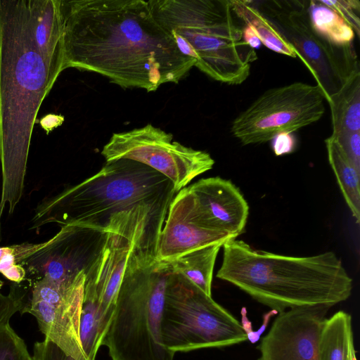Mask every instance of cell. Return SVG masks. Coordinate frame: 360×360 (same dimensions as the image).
Masks as SVG:
<instances>
[{
	"label": "cell",
	"instance_id": "obj_15",
	"mask_svg": "<svg viewBox=\"0 0 360 360\" xmlns=\"http://www.w3.org/2000/svg\"><path fill=\"white\" fill-rule=\"evenodd\" d=\"M158 237V259L170 262L210 245L236 238L206 227L197 214L194 198L188 187L179 191L171 201Z\"/></svg>",
	"mask_w": 360,
	"mask_h": 360
},
{
	"label": "cell",
	"instance_id": "obj_31",
	"mask_svg": "<svg viewBox=\"0 0 360 360\" xmlns=\"http://www.w3.org/2000/svg\"><path fill=\"white\" fill-rule=\"evenodd\" d=\"M271 141L273 151L277 156L291 153L296 146V139L292 133H280Z\"/></svg>",
	"mask_w": 360,
	"mask_h": 360
},
{
	"label": "cell",
	"instance_id": "obj_19",
	"mask_svg": "<svg viewBox=\"0 0 360 360\" xmlns=\"http://www.w3.org/2000/svg\"><path fill=\"white\" fill-rule=\"evenodd\" d=\"M333 131H360V70L353 72L328 101Z\"/></svg>",
	"mask_w": 360,
	"mask_h": 360
},
{
	"label": "cell",
	"instance_id": "obj_11",
	"mask_svg": "<svg viewBox=\"0 0 360 360\" xmlns=\"http://www.w3.org/2000/svg\"><path fill=\"white\" fill-rule=\"evenodd\" d=\"M167 210L141 205L110 217L101 252L85 274L84 290V296L98 303L102 339L112 319L125 266L141 226L150 217L166 216Z\"/></svg>",
	"mask_w": 360,
	"mask_h": 360
},
{
	"label": "cell",
	"instance_id": "obj_16",
	"mask_svg": "<svg viewBox=\"0 0 360 360\" xmlns=\"http://www.w3.org/2000/svg\"><path fill=\"white\" fill-rule=\"evenodd\" d=\"M197 214L207 228L236 238L247 223L249 207L239 189L219 176L201 179L188 186Z\"/></svg>",
	"mask_w": 360,
	"mask_h": 360
},
{
	"label": "cell",
	"instance_id": "obj_6",
	"mask_svg": "<svg viewBox=\"0 0 360 360\" xmlns=\"http://www.w3.org/2000/svg\"><path fill=\"white\" fill-rule=\"evenodd\" d=\"M155 19L195 67L213 79L236 85L247 79L255 50L229 0H149Z\"/></svg>",
	"mask_w": 360,
	"mask_h": 360
},
{
	"label": "cell",
	"instance_id": "obj_4",
	"mask_svg": "<svg viewBox=\"0 0 360 360\" xmlns=\"http://www.w3.org/2000/svg\"><path fill=\"white\" fill-rule=\"evenodd\" d=\"M160 229L141 226L127 262L114 313L101 345L112 360H174L160 332L167 280L173 269L158 259Z\"/></svg>",
	"mask_w": 360,
	"mask_h": 360
},
{
	"label": "cell",
	"instance_id": "obj_12",
	"mask_svg": "<svg viewBox=\"0 0 360 360\" xmlns=\"http://www.w3.org/2000/svg\"><path fill=\"white\" fill-rule=\"evenodd\" d=\"M109 227L65 225L46 244L19 264L32 283L46 278L56 283L74 281L85 274L99 256Z\"/></svg>",
	"mask_w": 360,
	"mask_h": 360
},
{
	"label": "cell",
	"instance_id": "obj_26",
	"mask_svg": "<svg viewBox=\"0 0 360 360\" xmlns=\"http://www.w3.org/2000/svg\"><path fill=\"white\" fill-rule=\"evenodd\" d=\"M0 360H32L25 341L10 323L0 326Z\"/></svg>",
	"mask_w": 360,
	"mask_h": 360
},
{
	"label": "cell",
	"instance_id": "obj_1",
	"mask_svg": "<svg viewBox=\"0 0 360 360\" xmlns=\"http://www.w3.org/2000/svg\"><path fill=\"white\" fill-rule=\"evenodd\" d=\"M60 7L64 70L94 72L122 87L150 92L178 83L195 66L148 1L60 0Z\"/></svg>",
	"mask_w": 360,
	"mask_h": 360
},
{
	"label": "cell",
	"instance_id": "obj_7",
	"mask_svg": "<svg viewBox=\"0 0 360 360\" xmlns=\"http://www.w3.org/2000/svg\"><path fill=\"white\" fill-rule=\"evenodd\" d=\"M160 332L163 345L174 353L248 340L242 324L229 311L174 271L165 286Z\"/></svg>",
	"mask_w": 360,
	"mask_h": 360
},
{
	"label": "cell",
	"instance_id": "obj_25",
	"mask_svg": "<svg viewBox=\"0 0 360 360\" xmlns=\"http://www.w3.org/2000/svg\"><path fill=\"white\" fill-rule=\"evenodd\" d=\"M46 244V241L0 247V273L14 283H21L25 279L26 273L19 264Z\"/></svg>",
	"mask_w": 360,
	"mask_h": 360
},
{
	"label": "cell",
	"instance_id": "obj_34",
	"mask_svg": "<svg viewBox=\"0 0 360 360\" xmlns=\"http://www.w3.org/2000/svg\"><path fill=\"white\" fill-rule=\"evenodd\" d=\"M3 284H4L3 281H1L0 280V289L1 288V287H2Z\"/></svg>",
	"mask_w": 360,
	"mask_h": 360
},
{
	"label": "cell",
	"instance_id": "obj_10",
	"mask_svg": "<svg viewBox=\"0 0 360 360\" xmlns=\"http://www.w3.org/2000/svg\"><path fill=\"white\" fill-rule=\"evenodd\" d=\"M101 155L106 162L127 159L143 164L169 179L176 192L214 165L208 153L174 141L172 134L150 124L113 134Z\"/></svg>",
	"mask_w": 360,
	"mask_h": 360
},
{
	"label": "cell",
	"instance_id": "obj_23",
	"mask_svg": "<svg viewBox=\"0 0 360 360\" xmlns=\"http://www.w3.org/2000/svg\"><path fill=\"white\" fill-rule=\"evenodd\" d=\"M307 10L312 27L323 38L338 46L353 44L352 27L321 0L308 1Z\"/></svg>",
	"mask_w": 360,
	"mask_h": 360
},
{
	"label": "cell",
	"instance_id": "obj_32",
	"mask_svg": "<svg viewBox=\"0 0 360 360\" xmlns=\"http://www.w3.org/2000/svg\"><path fill=\"white\" fill-rule=\"evenodd\" d=\"M243 37L245 43L251 48L258 49L262 43L254 31L248 25H245L243 29Z\"/></svg>",
	"mask_w": 360,
	"mask_h": 360
},
{
	"label": "cell",
	"instance_id": "obj_30",
	"mask_svg": "<svg viewBox=\"0 0 360 360\" xmlns=\"http://www.w3.org/2000/svg\"><path fill=\"white\" fill-rule=\"evenodd\" d=\"M63 352L56 344L44 339L34 344L32 360H62Z\"/></svg>",
	"mask_w": 360,
	"mask_h": 360
},
{
	"label": "cell",
	"instance_id": "obj_9",
	"mask_svg": "<svg viewBox=\"0 0 360 360\" xmlns=\"http://www.w3.org/2000/svg\"><path fill=\"white\" fill-rule=\"evenodd\" d=\"M325 98L319 86L296 82L264 91L232 122L231 131L243 145L263 143L319 120Z\"/></svg>",
	"mask_w": 360,
	"mask_h": 360
},
{
	"label": "cell",
	"instance_id": "obj_33",
	"mask_svg": "<svg viewBox=\"0 0 360 360\" xmlns=\"http://www.w3.org/2000/svg\"><path fill=\"white\" fill-rule=\"evenodd\" d=\"M64 121V117L61 115H49L41 120L42 127L47 131H51L53 128L60 125Z\"/></svg>",
	"mask_w": 360,
	"mask_h": 360
},
{
	"label": "cell",
	"instance_id": "obj_21",
	"mask_svg": "<svg viewBox=\"0 0 360 360\" xmlns=\"http://www.w3.org/2000/svg\"><path fill=\"white\" fill-rule=\"evenodd\" d=\"M236 15L249 26L262 44L271 51L291 58H296L294 49L275 27L252 4L251 1L230 0Z\"/></svg>",
	"mask_w": 360,
	"mask_h": 360
},
{
	"label": "cell",
	"instance_id": "obj_24",
	"mask_svg": "<svg viewBox=\"0 0 360 360\" xmlns=\"http://www.w3.org/2000/svg\"><path fill=\"white\" fill-rule=\"evenodd\" d=\"M98 303L84 296L79 323V339L87 360H96L101 346L102 335L99 326Z\"/></svg>",
	"mask_w": 360,
	"mask_h": 360
},
{
	"label": "cell",
	"instance_id": "obj_3",
	"mask_svg": "<svg viewBox=\"0 0 360 360\" xmlns=\"http://www.w3.org/2000/svg\"><path fill=\"white\" fill-rule=\"evenodd\" d=\"M222 248L217 277L278 314L297 307H333L352 294V279L332 251L287 256L252 248L236 238Z\"/></svg>",
	"mask_w": 360,
	"mask_h": 360
},
{
	"label": "cell",
	"instance_id": "obj_8",
	"mask_svg": "<svg viewBox=\"0 0 360 360\" xmlns=\"http://www.w3.org/2000/svg\"><path fill=\"white\" fill-rule=\"evenodd\" d=\"M251 3L294 49L327 102L352 74L359 70L353 44L335 46L314 30L308 14V1L264 0Z\"/></svg>",
	"mask_w": 360,
	"mask_h": 360
},
{
	"label": "cell",
	"instance_id": "obj_20",
	"mask_svg": "<svg viewBox=\"0 0 360 360\" xmlns=\"http://www.w3.org/2000/svg\"><path fill=\"white\" fill-rule=\"evenodd\" d=\"M223 245L216 243L193 250L169 262L174 272L182 274L211 296L214 264Z\"/></svg>",
	"mask_w": 360,
	"mask_h": 360
},
{
	"label": "cell",
	"instance_id": "obj_2",
	"mask_svg": "<svg viewBox=\"0 0 360 360\" xmlns=\"http://www.w3.org/2000/svg\"><path fill=\"white\" fill-rule=\"evenodd\" d=\"M60 73L36 46L26 0H0V222L21 199L36 117Z\"/></svg>",
	"mask_w": 360,
	"mask_h": 360
},
{
	"label": "cell",
	"instance_id": "obj_27",
	"mask_svg": "<svg viewBox=\"0 0 360 360\" xmlns=\"http://www.w3.org/2000/svg\"><path fill=\"white\" fill-rule=\"evenodd\" d=\"M321 1L335 11L352 27L355 34H360V1L358 0H332Z\"/></svg>",
	"mask_w": 360,
	"mask_h": 360
},
{
	"label": "cell",
	"instance_id": "obj_14",
	"mask_svg": "<svg viewBox=\"0 0 360 360\" xmlns=\"http://www.w3.org/2000/svg\"><path fill=\"white\" fill-rule=\"evenodd\" d=\"M330 308L316 305L278 313L257 347L258 360H319V333Z\"/></svg>",
	"mask_w": 360,
	"mask_h": 360
},
{
	"label": "cell",
	"instance_id": "obj_18",
	"mask_svg": "<svg viewBox=\"0 0 360 360\" xmlns=\"http://www.w3.org/2000/svg\"><path fill=\"white\" fill-rule=\"evenodd\" d=\"M319 360H358L352 316L338 311L323 321L319 336Z\"/></svg>",
	"mask_w": 360,
	"mask_h": 360
},
{
	"label": "cell",
	"instance_id": "obj_5",
	"mask_svg": "<svg viewBox=\"0 0 360 360\" xmlns=\"http://www.w3.org/2000/svg\"><path fill=\"white\" fill-rule=\"evenodd\" d=\"M176 193L169 179L143 164L106 162L94 176L42 200L30 228L38 231L51 223L106 228L113 214L137 206L168 209Z\"/></svg>",
	"mask_w": 360,
	"mask_h": 360
},
{
	"label": "cell",
	"instance_id": "obj_17",
	"mask_svg": "<svg viewBox=\"0 0 360 360\" xmlns=\"http://www.w3.org/2000/svg\"><path fill=\"white\" fill-rule=\"evenodd\" d=\"M32 37L40 52L62 72L64 63L60 0H26Z\"/></svg>",
	"mask_w": 360,
	"mask_h": 360
},
{
	"label": "cell",
	"instance_id": "obj_28",
	"mask_svg": "<svg viewBox=\"0 0 360 360\" xmlns=\"http://www.w3.org/2000/svg\"><path fill=\"white\" fill-rule=\"evenodd\" d=\"M330 136L354 168L360 172V131H342Z\"/></svg>",
	"mask_w": 360,
	"mask_h": 360
},
{
	"label": "cell",
	"instance_id": "obj_29",
	"mask_svg": "<svg viewBox=\"0 0 360 360\" xmlns=\"http://www.w3.org/2000/svg\"><path fill=\"white\" fill-rule=\"evenodd\" d=\"M25 292L18 284L12 286L7 295L0 290V326L10 323L12 316L22 311L25 302Z\"/></svg>",
	"mask_w": 360,
	"mask_h": 360
},
{
	"label": "cell",
	"instance_id": "obj_22",
	"mask_svg": "<svg viewBox=\"0 0 360 360\" xmlns=\"http://www.w3.org/2000/svg\"><path fill=\"white\" fill-rule=\"evenodd\" d=\"M329 164L356 223L360 221V172L357 171L330 136L325 140Z\"/></svg>",
	"mask_w": 360,
	"mask_h": 360
},
{
	"label": "cell",
	"instance_id": "obj_13",
	"mask_svg": "<svg viewBox=\"0 0 360 360\" xmlns=\"http://www.w3.org/2000/svg\"><path fill=\"white\" fill-rule=\"evenodd\" d=\"M85 274L68 284L41 278L32 283L31 297L21 313L35 317L46 340L75 360H87L79 339Z\"/></svg>",
	"mask_w": 360,
	"mask_h": 360
}]
</instances>
